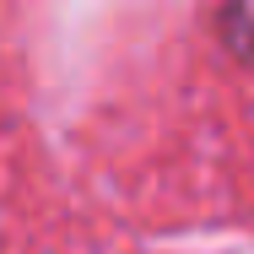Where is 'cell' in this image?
<instances>
[{"label": "cell", "mask_w": 254, "mask_h": 254, "mask_svg": "<svg viewBox=\"0 0 254 254\" xmlns=\"http://www.w3.org/2000/svg\"><path fill=\"white\" fill-rule=\"evenodd\" d=\"M222 38L238 60L254 65V0H227L222 5Z\"/></svg>", "instance_id": "6da1fadb"}]
</instances>
